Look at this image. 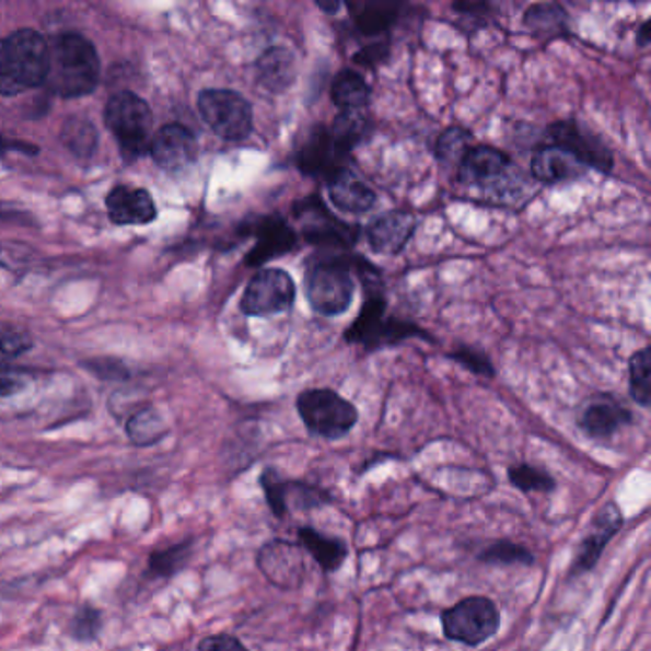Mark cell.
Listing matches in <instances>:
<instances>
[{
    "label": "cell",
    "instance_id": "1",
    "mask_svg": "<svg viewBox=\"0 0 651 651\" xmlns=\"http://www.w3.org/2000/svg\"><path fill=\"white\" fill-rule=\"evenodd\" d=\"M100 81V58L89 38L66 33L46 43L45 84L63 97L91 94Z\"/></svg>",
    "mask_w": 651,
    "mask_h": 651
},
{
    "label": "cell",
    "instance_id": "2",
    "mask_svg": "<svg viewBox=\"0 0 651 651\" xmlns=\"http://www.w3.org/2000/svg\"><path fill=\"white\" fill-rule=\"evenodd\" d=\"M46 40L37 31L0 38V94L14 96L45 84Z\"/></svg>",
    "mask_w": 651,
    "mask_h": 651
},
{
    "label": "cell",
    "instance_id": "3",
    "mask_svg": "<svg viewBox=\"0 0 651 651\" xmlns=\"http://www.w3.org/2000/svg\"><path fill=\"white\" fill-rule=\"evenodd\" d=\"M457 168L463 186L476 187L495 199H510L524 186V178L512 159L491 146L468 148Z\"/></svg>",
    "mask_w": 651,
    "mask_h": 651
},
{
    "label": "cell",
    "instance_id": "4",
    "mask_svg": "<svg viewBox=\"0 0 651 651\" xmlns=\"http://www.w3.org/2000/svg\"><path fill=\"white\" fill-rule=\"evenodd\" d=\"M306 299L315 314L335 317L350 307L356 292L350 264L346 258H323L310 266L304 279Z\"/></svg>",
    "mask_w": 651,
    "mask_h": 651
},
{
    "label": "cell",
    "instance_id": "5",
    "mask_svg": "<svg viewBox=\"0 0 651 651\" xmlns=\"http://www.w3.org/2000/svg\"><path fill=\"white\" fill-rule=\"evenodd\" d=\"M297 411L307 432L325 440H340L358 425V409L335 390L314 388L297 397Z\"/></svg>",
    "mask_w": 651,
    "mask_h": 651
},
{
    "label": "cell",
    "instance_id": "6",
    "mask_svg": "<svg viewBox=\"0 0 651 651\" xmlns=\"http://www.w3.org/2000/svg\"><path fill=\"white\" fill-rule=\"evenodd\" d=\"M425 330L412 323L399 322L394 317H386V299L381 289H368V297L363 302L360 315L346 330L345 338L350 345L365 346L368 350L392 346L407 340V338L422 337Z\"/></svg>",
    "mask_w": 651,
    "mask_h": 651
},
{
    "label": "cell",
    "instance_id": "7",
    "mask_svg": "<svg viewBox=\"0 0 651 651\" xmlns=\"http://www.w3.org/2000/svg\"><path fill=\"white\" fill-rule=\"evenodd\" d=\"M105 125L117 138L123 155L142 158L150 150L153 115L150 105L132 92H119L107 102Z\"/></svg>",
    "mask_w": 651,
    "mask_h": 651
},
{
    "label": "cell",
    "instance_id": "8",
    "mask_svg": "<svg viewBox=\"0 0 651 651\" xmlns=\"http://www.w3.org/2000/svg\"><path fill=\"white\" fill-rule=\"evenodd\" d=\"M501 625L499 609L486 596H468L442 614L443 635L451 642L479 646L493 638Z\"/></svg>",
    "mask_w": 651,
    "mask_h": 651
},
{
    "label": "cell",
    "instance_id": "9",
    "mask_svg": "<svg viewBox=\"0 0 651 651\" xmlns=\"http://www.w3.org/2000/svg\"><path fill=\"white\" fill-rule=\"evenodd\" d=\"M197 105L210 130L228 142H241L253 132V107L237 92L210 89L199 94Z\"/></svg>",
    "mask_w": 651,
    "mask_h": 651
},
{
    "label": "cell",
    "instance_id": "10",
    "mask_svg": "<svg viewBox=\"0 0 651 651\" xmlns=\"http://www.w3.org/2000/svg\"><path fill=\"white\" fill-rule=\"evenodd\" d=\"M294 279L279 268H266L251 279L241 299V312L251 317L281 314L294 304Z\"/></svg>",
    "mask_w": 651,
    "mask_h": 651
},
{
    "label": "cell",
    "instance_id": "11",
    "mask_svg": "<svg viewBox=\"0 0 651 651\" xmlns=\"http://www.w3.org/2000/svg\"><path fill=\"white\" fill-rule=\"evenodd\" d=\"M350 151H346L337 138L333 136L329 127L317 125L312 128L302 148L299 151V168L306 176L333 181L337 174L348 171L346 159Z\"/></svg>",
    "mask_w": 651,
    "mask_h": 651
},
{
    "label": "cell",
    "instance_id": "12",
    "mask_svg": "<svg viewBox=\"0 0 651 651\" xmlns=\"http://www.w3.org/2000/svg\"><path fill=\"white\" fill-rule=\"evenodd\" d=\"M553 146L571 153L586 168H596L600 173H609L614 168L612 151L598 136L591 135L586 128L577 125L576 120H558L547 128Z\"/></svg>",
    "mask_w": 651,
    "mask_h": 651
},
{
    "label": "cell",
    "instance_id": "13",
    "mask_svg": "<svg viewBox=\"0 0 651 651\" xmlns=\"http://www.w3.org/2000/svg\"><path fill=\"white\" fill-rule=\"evenodd\" d=\"M258 568L264 577L279 589H299L306 577V563L300 545L289 540H270L258 553Z\"/></svg>",
    "mask_w": 651,
    "mask_h": 651
},
{
    "label": "cell",
    "instance_id": "14",
    "mask_svg": "<svg viewBox=\"0 0 651 651\" xmlns=\"http://www.w3.org/2000/svg\"><path fill=\"white\" fill-rule=\"evenodd\" d=\"M623 527V512L615 502H607L604 509L594 516L589 532L584 535L581 545L577 548L576 558L569 568V576L579 577L591 571L600 558L607 543L614 539L617 532Z\"/></svg>",
    "mask_w": 651,
    "mask_h": 651
},
{
    "label": "cell",
    "instance_id": "15",
    "mask_svg": "<svg viewBox=\"0 0 651 651\" xmlns=\"http://www.w3.org/2000/svg\"><path fill=\"white\" fill-rule=\"evenodd\" d=\"M151 155L161 168L181 171L197 159V140L189 128L166 125L151 138Z\"/></svg>",
    "mask_w": 651,
    "mask_h": 651
},
{
    "label": "cell",
    "instance_id": "16",
    "mask_svg": "<svg viewBox=\"0 0 651 651\" xmlns=\"http://www.w3.org/2000/svg\"><path fill=\"white\" fill-rule=\"evenodd\" d=\"M632 422V412L612 396L592 397L579 415V427L594 440H606Z\"/></svg>",
    "mask_w": 651,
    "mask_h": 651
},
{
    "label": "cell",
    "instance_id": "17",
    "mask_svg": "<svg viewBox=\"0 0 651 651\" xmlns=\"http://www.w3.org/2000/svg\"><path fill=\"white\" fill-rule=\"evenodd\" d=\"M302 217L306 218L304 232H302L304 240L312 245L350 247L360 235L356 225L345 224L338 218L330 217L322 202L317 201V197H315V209L314 201L307 202V209H304Z\"/></svg>",
    "mask_w": 651,
    "mask_h": 651
},
{
    "label": "cell",
    "instance_id": "18",
    "mask_svg": "<svg viewBox=\"0 0 651 651\" xmlns=\"http://www.w3.org/2000/svg\"><path fill=\"white\" fill-rule=\"evenodd\" d=\"M105 207L112 222L119 225L150 224L158 218L155 202L142 187H113L105 199Z\"/></svg>",
    "mask_w": 651,
    "mask_h": 651
},
{
    "label": "cell",
    "instance_id": "19",
    "mask_svg": "<svg viewBox=\"0 0 651 651\" xmlns=\"http://www.w3.org/2000/svg\"><path fill=\"white\" fill-rule=\"evenodd\" d=\"M253 233L258 243L247 256L248 266H260L276 256L287 255L294 251L299 243V237L292 232L291 225L279 217L258 218L253 225Z\"/></svg>",
    "mask_w": 651,
    "mask_h": 651
},
{
    "label": "cell",
    "instance_id": "20",
    "mask_svg": "<svg viewBox=\"0 0 651 651\" xmlns=\"http://www.w3.org/2000/svg\"><path fill=\"white\" fill-rule=\"evenodd\" d=\"M417 228V220L407 212H384L368 228L369 247L376 255H397L404 251Z\"/></svg>",
    "mask_w": 651,
    "mask_h": 651
},
{
    "label": "cell",
    "instance_id": "21",
    "mask_svg": "<svg viewBox=\"0 0 651 651\" xmlns=\"http://www.w3.org/2000/svg\"><path fill=\"white\" fill-rule=\"evenodd\" d=\"M586 166L558 146H545L532 158V174L543 184H566L583 178Z\"/></svg>",
    "mask_w": 651,
    "mask_h": 651
},
{
    "label": "cell",
    "instance_id": "22",
    "mask_svg": "<svg viewBox=\"0 0 651 651\" xmlns=\"http://www.w3.org/2000/svg\"><path fill=\"white\" fill-rule=\"evenodd\" d=\"M258 83L274 94L289 91L297 81V58L284 46H271L256 61Z\"/></svg>",
    "mask_w": 651,
    "mask_h": 651
},
{
    "label": "cell",
    "instance_id": "23",
    "mask_svg": "<svg viewBox=\"0 0 651 651\" xmlns=\"http://www.w3.org/2000/svg\"><path fill=\"white\" fill-rule=\"evenodd\" d=\"M327 184H329L330 202L346 214H365L376 202V194L373 189L365 182L356 178L350 168L337 174Z\"/></svg>",
    "mask_w": 651,
    "mask_h": 651
},
{
    "label": "cell",
    "instance_id": "24",
    "mask_svg": "<svg viewBox=\"0 0 651 651\" xmlns=\"http://www.w3.org/2000/svg\"><path fill=\"white\" fill-rule=\"evenodd\" d=\"M299 540L300 547L314 556V560L319 563V568L327 571V573L337 571L345 563L346 556H348V547H346L345 540L323 535V533L310 527V525L300 527Z\"/></svg>",
    "mask_w": 651,
    "mask_h": 651
},
{
    "label": "cell",
    "instance_id": "25",
    "mask_svg": "<svg viewBox=\"0 0 651 651\" xmlns=\"http://www.w3.org/2000/svg\"><path fill=\"white\" fill-rule=\"evenodd\" d=\"M524 25L540 40L569 35V20L566 10L556 2H539L525 10Z\"/></svg>",
    "mask_w": 651,
    "mask_h": 651
},
{
    "label": "cell",
    "instance_id": "26",
    "mask_svg": "<svg viewBox=\"0 0 651 651\" xmlns=\"http://www.w3.org/2000/svg\"><path fill=\"white\" fill-rule=\"evenodd\" d=\"M371 89L352 69H342L330 84V100L342 113H360L369 104Z\"/></svg>",
    "mask_w": 651,
    "mask_h": 651
},
{
    "label": "cell",
    "instance_id": "27",
    "mask_svg": "<svg viewBox=\"0 0 651 651\" xmlns=\"http://www.w3.org/2000/svg\"><path fill=\"white\" fill-rule=\"evenodd\" d=\"M402 4L394 2H365V4H350L353 22L363 35H381L396 22L397 12Z\"/></svg>",
    "mask_w": 651,
    "mask_h": 651
},
{
    "label": "cell",
    "instance_id": "28",
    "mask_svg": "<svg viewBox=\"0 0 651 651\" xmlns=\"http://www.w3.org/2000/svg\"><path fill=\"white\" fill-rule=\"evenodd\" d=\"M128 438L136 445H151L165 435L166 427L161 415L153 409H143L130 417L127 425Z\"/></svg>",
    "mask_w": 651,
    "mask_h": 651
},
{
    "label": "cell",
    "instance_id": "29",
    "mask_svg": "<svg viewBox=\"0 0 651 651\" xmlns=\"http://www.w3.org/2000/svg\"><path fill=\"white\" fill-rule=\"evenodd\" d=\"M329 128L346 151H352L371 135V125L361 113H340Z\"/></svg>",
    "mask_w": 651,
    "mask_h": 651
},
{
    "label": "cell",
    "instance_id": "30",
    "mask_svg": "<svg viewBox=\"0 0 651 651\" xmlns=\"http://www.w3.org/2000/svg\"><path fill=\"white\" fill-rule=\"evenodd\" d=\"M472 135L463 127H450L443 130L435 142V159L442 165H461L470 143Z\"/></svg>",
    "mask_w": 651,
    "mask_h": 651
},
{
    "label": "cell",
    "instance_id": "31",
    "mask_svg": "<svg viewBox=\"0 0 651 651\" xmlns=\"http://www.w3.org/2000/svg\"><path fill=\"white\" fill-rule=\"evenodd\" d=\"M509 479L512 486L524 493H550L556 489L555 478L547 470L533 465L510 466Z\"/></svg>",
    "mask_w": 651,
    "mask_h": 651
},
{
    "label": "cell",
    "instance_id": "32",
    "mask_svg": "<svg viewBox=\"0 0 651 651\" xmlns=\"http://www.w3.org/2000/svg\"><path fill=\"white\" fill-rule=\"evenodd\" d=\"M479 561L491 566H532L535 560L532 553L518 543L495 540L493 545L479 553Z\"/></svg>",
    "mask_w": 651,
    "mask_h": 651
},
{
    "label": "cell",
    "instance_id": "33",
    "mask_svg": "<svg viewBox=\"0 0 651 651\" xmlns=\"http://www.w3.org/2000/svg\"><path fill=\"white\" fill-rule=\"evenodd\" d=\"M630 397L642 407L650 405V371L651 352L650 348H642L640 352L630 358Z\"/></svg>",
    "mask_w": 651,
    "mask_h": 651
},
{
    "label": "cell",
    "instance_id": "34",
    "mask_svg": "<svg viewBox=\"0 0 651 651\" xmlns=\"http://www.w3.org/2000/svg\"><path fill=\"white\" fill-rule=\"evenodd\" d=\"M327 502H330L329 493H325L319 487L310 486L304 481H287L284 479V507H287V512L291 509H319Z\"/></svg>",
    "mask_w": 651,
    "mask_h": 651
},
{
    "label": "cell",
    "instance_id": "35",
    "mask_svg": "<svg viewBox=\"0 0 651 651\" xmlns=\"http://www.w3.org/2000/svg\"><path fill=\"white\" fill-rule=\"evenodd\" d=\"M61 140L75 155L86 158V155H91L92 151L96 150V128L92 127L91 120L77 119V117L75 119H69L63 130H61Z\"/></svg>",
    "mask_w": 651,
    "mask_h": 651
},
{
    "label": "cell",
    "instance_id": "36",
    "mask_svg": "<svg viewBox=\"0 0 651 651\" xmlns=\"http://www.w3.org/2000/svg\"><path fill=\"white\" fill-rule=\"evenodd\" d=\"M33 346L30 333L14 325V323L0 322V353L8 358H18L27 352Z\"/></svg>",
    "mask_w": 651,
    "mask_h": 651
},
{
    "label": "cell",
    "instance_id": "37",
    "mask_svg": "<svg viewBox=\"0 0 651 651\" xmlns=\"http://www.w3.org/2000/svg\"><path fill=\"white\" fill-rule=\"evenodd\" d=\"M260 486H263L264 495H266V502L270 507L271 512L278 518H283L287 512L284 507V479L279 478L278 472L266 470L260 476Z\"/></svg>",
    "mask_w": 651,
    "mask_h": 651
},
{
    "label": "cell",
    "instance_id": "38",
    "mask_svg": "<svg viewBox=\"0 0 651 651\" xmlns=\"http://www.w3.org/2000/svg\"><path fill=\"white\" fill-rule=\"evenodd\" d=\"M450 358L479 376H493L495 374L493 363L489 361L486 353L478 352L474 348L463 346L451 353Z\"/></svg>",
    "mask_w": 651,
    "mask_h": 651
},
{
    "label": "cell",
    "instance_id": "39",
    "mask_svg": "<svg viewBox=\"0 0 651 651\" xmlns=\"http://www.w3.org/2000/svg\"><path fill=\"white\" fill-rule=\"evenodd\" d=\"M187 545L168 548L165 553H158L151 556L150 566L159 576H168L181 568L182 561L186 560Z\"/></svg>",
    "mask_w": 651,
    "mask_h": 651
},
{
    "label": "cell",
    "instance_id": "40",
    "mask_svg": "<svg viewBox=\"0 0 651 651\" xmlns=\"http://www.w3.org/2000/svg\"><path fill=\"white\" fill-rule=\"evenodd\" d=\"M97 629H100V615L94 609H83L81 614L77 615L75 632L77 638H92L96 637Z\"/></svg>",
    "mask_w": 651,
    "mask_h": 651
},
{
    "label": "cell",
    "instance_id": "41",
    "mask_svg": "<svg viewBox=\"0 0 651 651\" xmlns=\"http://www.w3.org/2000/svg\"><path fill=\"white\" fill-rule=\"evenodd\" d=\"M199 651H248L245 646L241 644L237 638L230 637V635H218V637H209L202 640L199 644Z\"/></svg>",
    "mask_w": 651,
    "mask_h": 651
},
{
    "label": "cell",
    "instance_id": "42",
    "mask_svg": "<svg viewBox=\"0 0 651 651\" xmlns=\"http://www.w3.org/2000/svg\"><path fill=\"white\" fill-rule=\"evenodd\" d=\"M22 386V374L10 371V369L0 368V397L15 394Z\"/></svg>",
    "mask_w": 651,
    "mask_h": 651
},
{
    "label": "cell",
    "instance_id": "43",
    "mask_svg": "<svg viewBox=\"0 0 651 651\" xmlns=\"http://www.w3.org/2000/svg\"><path fill=\"white\" fill-rule=\"evenodd\" d=\"M386 56H388V46L386 43H382V45H371L363 53L356 54V61L363 66H371L376 60H384Z\"/></svg>",
    "mask_w": 651,
    "mask_h": 651
},
{
    "label": "cell",
    "instance_id": "44",
    "mask_svg": "<svg viewBox=\"0 0 651 651\" xmlns=\"http://www.w3.org/2000/svg\"><path fill=\"white\" fill-rule=\"evenodd\" d=\"M638 43L646 46L650 43V22L642 23V30L638 33Z\"/></svg>",
    "mask_w": 651,
    "mask_h": 651
},
{
    "label": "cell",
    "instance_id": "45",
    "mask_svg": "<svg viewBox=\"0 0 651 651\" xmlns=\"http://www.w3.org/2000/svg\"><path fill=\"white\" fill-rule=\"evenodd\" d=\"M340 7H342L340 2H330V4H325V2H317V8H319V10H323L325 14H335V12H338V10H340Z\"/></svg>",
    "mask_w": 651,
    "mask_h": 651
}]
</instances>
